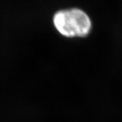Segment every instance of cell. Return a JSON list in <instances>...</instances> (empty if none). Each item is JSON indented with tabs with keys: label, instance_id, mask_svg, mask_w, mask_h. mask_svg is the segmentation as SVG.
<instances>
[{
	"label": "cell",
	"instance_id": "6da1fadb",
	"mask_svg": "<svg viewBox=\"0 0 122 122\" xmlns=\"http://www.w3.org/2000/svg\"><path fill=\"white\" fill-rule=\"evenodd\" d=\"M57 32L66 37H84L90 34L92 24L90 17L81 9H64L57 11L52 18Z\"/></svg>",
	"mask_w": 122,
	"mask_h": 122
}]
</instances>
